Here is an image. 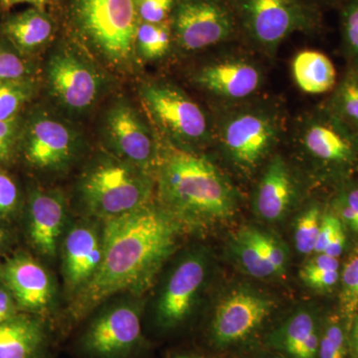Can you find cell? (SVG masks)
Returning <instances> with one entry per match:
<instances>
[{
  "instance_id": "1",
  "label": "cell",
  "mask_w": 358,
  "mask_h": 358,
  "mask_svg": "<svg viewBox=\"0 0 358 358\" xmlns=\"http://www.w3.org/2000/svg\"><path fill=\"white\" fill-rule=\"evenodd\" d=\"M179 229L180 223L166 209L150 202L103 221L102 262L76 294L75 317L80 319L115 294L147 288L176 248Z\"/></svg>"
},
{
  "instance_id": "2",
  "label": "cell",
  "mask_w": 358,
  "mask_h": 358,
  "mask_svg": "<svg viewBox=\"0 0 358 358\" xmlns=\"http://www.w3.org/2000/svg\"><path fill=\"white\" fill-rule=\"evenodd\" d=\"M159 190L164 208L179 223L207 225L236 210V192L218 167L182 148L171 147L160 155Z\"/></svg>"
},
{
  "instance_id": "3",
  "label": "cell",
  "mask_w": 358,
  "mask_h": 358,
  "mask_svg": "<svg viewBox=\"0 0 358 358\" xmlns=\"http://www.w3.org/2000/svg\"><path fill=\"white\" fill-rule=\"evenodd\" d=\"M152 192V181L147 171L114 157L96 160L80 185L87 210L103 221L150 203Z\"/></svg>"
},
{
  "instance_id": "4",
  "label": "cell",
  "mask_w": 358,
  "mask_h": 358,
  "mask_svg": "<svg viewBox=\"0 0 358 358\" xmlns=\"http://www.w3.org/2000/svg\"><path fill=\"white\" fill-rule=\"evenodd\" d=\"M74 9L80 29L103 58L128 62L141 21L136 0H75Z\"/></svg>"
},
{
  "instance_id": "5",
  "label": "cell",
  "mask_w": 358,
  "mask_h": 358,
  "mask_svg": "<svg viewBox=\"0 0 358 358\" xmlns=\"http://www.w3.org/2000/svg\"><path fill=\"white\" fill-rule=\"evenodd\" d=\"M281 134L279 117L268 108L247 107L222 117L218 136L226 157L238 169H256L270 154Z\"/></svg>"
},
{
  "instance_id": "6",
  "label": "cell",
  "mask_w": 358,
  "mask_h": 358,
  "mask_svg": "<svg viewBox=\"0 0 358 358\" xmlns=\"http://www.w3.org/2000/svg\"><path fill=\"white\" fill-rule=\"evenodd\" d=\"M233 4L250 39L268 53L313 24L312 13L299 0H234Z\"/></svg>"
},
{
  "instance_id": "7",
  "label": "cell",
  "mask_w": 358,
  "mask_h": 358,
  "mask_svg": "<svg viewBox=\"0 0 358 358\" xmlns=\"http://www.w3.org/2000/svg\"><path fill=\"white\" fill-rule=\"evenodd\" d=\"M296 136L303 152L320 166L346 173L358 164V134L327 107L306 115Z\"/></svg>"
},
{
  "instance_id": "8",
  "label": "cell",
  "mask_w": 358,
  "mask_h": 358,
  "mask_svg": "<svg viewBox=\"0 0 358 358\" xmlns=\"http://www.w3.org/2000/svg\"><path fill=\"white\" fill-rule=\"evenodd\" d=\"M210 272V259L203 250L181 257L162 285L155 303V320L164 329L180 326L192 315Z\"/></svg>"
},
{
  "instance_id": "9",
  "label": "cell",
  "mask_w": 358,
  "mask_h": 358,
  "mask_svg": "<svg viewBox=\"0 0 358 358\" xmlns=\"http://www.w3.org/2000/svg\"><path fill=\"white\" fill-rule=\"evenodd\" d=\"M141 96L157 124L174 140L199 145L210 138V124L204 110L180 90L150 83L141 87Z\"/></svg>"
},
{
  "instance_id": "10",
  "label": "cell",
  "mask_w": 358,
  "mask_h": 358,
  "mask_svg": "<svg viewBox=\"0 0 358 358\" xmlns=\"http://www.w3.org/2000/svg\"><path fill=\"white\" fill-rule=\"evenodd\" d=\"M275 301L255 289L240 288L224 296L212 317V341L219 348L243 343L263 326Z\"/></svg>"
},
{
  "instance_id": "11",
  "label": "cell",
  "mask_w": 358,
  "mask_h": 358,
  "mask_svg": "<svg viewBox=\"0 0 358 358\" xmlns=\"http://www.w3.org/2000/svg\"><path fill=\"white\" fill-rule=\"evenodd\" d=\"M235 29L233 14L217 0H185L174 15V35L182 50L200 51L229 38Z\"/></svg>"
},
{
  "instance_id": "12",
  "label": "cell",
  "mask_w": 358,
  "mask_h": 358,
  "mask_svg": "<svg viewBox=\"0 0 358 358\" xmlns=\"http://www.w3.org/2000/svg\"><path fill=\"white\" fill-rule=\"evenodd\" d=\"M141 339L140 310L129 303L115 305L100 313L82 338V348L92 358H124Z\"/></svg>"
},
{
  "instance_id": "13",
  "label": "cell",
  "mask_w": 358,
  "mask_h": 358,
  "mask_svg": "<svg viewBox=\"0 0 358 358\" xmlns=\"http://www.w3.org/2000/svg\"><path fill=\"white\" fill-rule=\"evenodd\" d=\"M47 80L52 96L64 109L75 114L86 112L95 103L102 86L96 70L71 51L52 55Z\"/></svg>"
},
{
  "instance_id": "14",
  "label": "cell",
  "mask_w": 358,
  "mask_h": 358,
  "mask_svg": "<svg viewBox=\"0 0 358 358\" xmlns=\"http://www.w3.org/2000/svg\"><path fill=\"white\" fill-rule=\"evenodd\" d=\"M20 145L28 164L35 169L55 171L73 159L77 152V134L65 122L38 114L21 131Z\"/></svg>"
},
{
  "instance_id": "15",
  "label": "cell",
  "mask_w": 358,
  "mask_h": 358,
  "mask_svg": "<svg viewBox=\"0 0 358 358\" xmlns=\"http://www.w3.org/2000/svg\"><path fill=\"white\" fill-rule=\"evenodd\" d=\"M103 127L106 138L119 159L147 173L159 164L152 133L129 103H115L108 110Z\"/></svg>"
},
{
  "instance_id": "16",
  "label": "cell",
  "mask_w": 358,
  "mask_h": 358,
  "mask_svg": "<svg viewBox=\"0 0 358 358\" xmlns=\"http://www.w3.org/2000/svg\"><path fill=\"white\" fill-rule=\"evenodd\" d=\"M262 73L258 66L243 58H228L202 67L194 81L212 95L226 100H243L260 89Z\"/></svg>"
},
{
  "instance_id": "17",
  "label": "cell",
  "mask_w": 358,
  "mask_h": 358,
  "mask_svg": "<svg viewBox=\"0 0 358 358\" xmlns=\"http://www.w3.org/2000/svg\"><path fill=\"white\" fill-rule=\"evenodd\" d=\"M0 275L20 310L33 313L48 307L53 296L51 279L46 270L31 257H14L4 264Z\"/></svg>"
},
{
  "instance_id": "18",
  "label": "cell",
  "mask_w": 358,
  "mask_h": 358,
  "mask_svg": "<svg viewBox=\"0 0 358 358\" xmlns=\"http://www.w3.org/2000/svg\"><path fill=\"white\" fill-rule=\"evenodd\" d=\"M103 259V230L80 223L68 232L64 243V278L70 291L78 293L96 274Z\"/></svg>"
},
{
  "instance_id": "19",
  "label": "cell",
  "mask_w": 358,
  "mask_h": 358,
  "mask_svg": "<svg viewBox=\"0 0 358 358\" xmlns=\"http://www.w3.org/2000/svg\"><path fill=\"white\" fill-rule=\"evenodd\" d=\"M66 218L64 200L57 193L35 190L28 204L29 236L45 257H54Z\"/></svg>"
},
{
  "instance_id": "20",
  "label": "cell",
  "mask_w": 358,
  "mask_h": 358,
  "mask_svg": "<svg viewBox=\"0 0 358 358\" xmlns=\"http://www.w3.org/2000/svg\"><path fill=\"white\" fill-rule=\"evenodd\" d=\"M294 190L288 164L282 155H275L257 186L254 207L259 217L268 222L284 218L293 203Z\"/></svg>"
},
{
  "instance_id": "21",
  "label": "cell",
  "mask_w": 358,
  "mask_h": 358,
  "mask_svg": "<svg viewBox=\"0 0 358 358\" xmlns=\"http://www.w3.org/2000/svg\"><path fill=\"white\" fill-rule=\"evenodd\" d=\"M47 343L44 322L31 313H17L0 324V358H39Z\"/></svg>"
},
{
  "instance_id": "22",
  "label": "cell",
  "mask_w": 358,
  "mask_h": 358,
  "mask_svg": "<svg viewBox=\"0 0 358 358\" xmlns=\"http://www.w3.org/2000/svg\"><path fill=\"white\" fill-rule=\"evenodd\" d=\"M320 336L313 313L300 310L271 334L270 345L289 358H317Z\"/></svg>"
},
{
  "instance_id": "23",
  "label": "cell",
  "mask_w": 358,
  "mask_h": 358,
  "mask_svg": "<svg viewBox=\"0 0 358 358\" xmlns=\"http://www.w3.org/2000/svg\"><path fill=\"white\" fill-rule=\"evenodd\" d=\"M2 31L18 53L31 54L50 40L53 25L42 9L31 7L7 18Z\"/></svg>"
},
{
  "instance_id": "24",
  "label": "cell",
  "mask_w": 358,
  "mask_h": 358,
  "mask_svg": "<svg viewBox=\"0 0 358 358\" xmlns=\"http://www.w3.org/2000/svg\"><path fill=\"white\" fill-rule=\"evenodd\" d=\"M292 73L296 86L310 95H320L336 86V71L331 59L317 50H303L294 56Z\"/></svg>"
},
{
  "instance_id": "25",
  "label": "cell",
  "mask_w": 358,
  "mask_h": 358,
  "mask_svg": "<svg viewBox=\"0 0 358 358\" xmlns=\"http://www.w3.org/2000/svg\"><path fill=\"white\" fill-rule=\"evenodd\" d=\"M230 248L240 267L251 277L260 280L279 277L277 271L264 256L249 226L238 231L231 241Z\"/></svg>"
},
{
  "instance_id": "26",
  "label": "cell",
  "mask_w": 358,
  "mask_h": 358,
  "mask_svg": "<svg viewBox=\"0 0 358 358\" xmlns=\"http://www.w3.org/2000/svg\"><path fill=\"white\" fill-rule=\"evenodd\" d=\"M341 122L358 134V69L348 71L327 106Z\"/></svg>"
},
{
  "instance_id": "27",
  "label": "cell",
  "mask_w": 358,
  "mask_h": 358,
  "mask_svg": "<svg viewBox=\"0 0 358 358\" xmlns=\"http://www.w3.org/2000/svg\"><path fill=\"white\" fill-rule=\"evenodd\" d=\"M300 275L301 281L315 291H331L341 277L338 258L317 254L301 268Z\"/></svg>"
},
{
  "instance_id": "28",
  "label": "cell",
  "mask_w": 358,
  "mask_h": 358,
  "mask_svg": "<svg viewBox=\"0 0 358 358\" xmlns=\"http://www.w3.org/2000/svg\"><path fill=\"white\" fill-rule=\"evenodd\" d=\"M171 44V31L164 23L140 22L134 47L145 60H157L166 55Z\"/></svg>"
},
{
  "instance_id": "29",
  "label": "cell",
  "mask_w": 358,
  "mask_h": 358,
  "mask_svg": "<svg viewBox=\"0 0 358 358\" xmlns=\"http://www.w3.org/2000/svg\"><path fill=\"white\" fill-rule=\"evenodd\" d=\"M35 85L30 78L9 82L0 86V120L17 117L20 112L34 95Z\"/></svg>"
},
{
  "instance_id": "30",
  "label": "cell",
  "mask_w": 358,
  "mask_h": 358,
  "mask_svg": "<svg viewBox=\"0 0 358 358\" xmlns=\"http://www.w3.org/2000/svg\"><path fill=\"white\" fill-rule=\"evenodd\" d=\"M339 281L341 308L348 327L353 315L358 312V248L346 260Z\"/></svg>"
},
{
  "instance_id": "31",
  "label": "cell",
  "mask_w": 358,
  "mask_h": 358,
  "mask_svg": "<svg viewBox=\"0 0 358 358\" xmlns=\"http://www.w3.org/2000/svg\"><path fill=\"white\" fill-rule=\"evenodd\" d=\"M348 355V327L339 317H329L320 331L317 358H346Z\"/></svg>"
},
{
  "instance_id": "32",
  "label": "cell",
  "mask_w": 358,
  "mask_h": 358,
  "mask_svg": "<svg viewBox=\"0 0 358 358\" xmlns=\"http://www.w3.org/2000/svg\"><path fill=\"white\" fill-rule=\"evenodd\" d=\"M322 218V212L317 205L308 207L299 216L294 235L299 253L308 255L315 252Z\"/></svg>"
},
{
  "instance_id": "33",
  "label": "cell",
  "mask_w": 358,
  "mask_h": 358,
  "mask_svg": "<svg viewBox=\"0 0 358 358\" xmlns=\"http://www.w3.org/2000/svg\"><path fill=\"white\" fill-rule=\"evenodd\" d=\"M252 234L257 244L262 250L264 256L275 268L278 275L285 274L289 262V254L284 244L274 235L259 228L251 227Z\"/></svg>"
},
{
  "instance_id": "34",
  "label": "cell",
  "mask_w": 358,
  "mask_h": 358,
  "mask_svg": "<svg viewBox=\"0 0 358 358\" xmlns=\"http://www.w3.org/2000/svg\"><path fill=\"white\" fill-rule=\"evenodd\" d=\"M336 216L358 235V182L345 186L336 199Z\"/></svg>"
},
{
  "instance_id": "35",
  "label": "cell",
  "mask_w": 358,
  "mask_h": 358,
  "mask_svg": "<svg viewBox=\"0 0 358 358\" xmlns=\"http://www.w3.org/2000/svg\"><path fill=\"white\" fill-rule=\"evenodd\" d=\"M31 69L18 52L0 48V86L9 82L27 79Z\"/></svg>"
},
{
  "instance_id": "36",
  "label": "cell",
  "mask_w": 358,
  "mask_h": 358,
  "mask_svg": "<svg viewBox=\"0 0 358 358\" xmlns=\"http://www.w3.org/2000/svg\"><path fill=\"white\" fill-rule=\"evenodd\" d=\"M21 131L20 117L0 120V166H6L13 160L16 148L20 145Z\"/></svg>"
},
{
  "instance_id": "37",
  "label": "cell",
  "mask_w": 358,
  "mask_h": 358,
  "mask_svg": "<svg viewBox=\"0 0 358 358\" xmlns=\"http://www.w3.org/2000/svg\"><path fill=\"white\" fill-rule=\"evenodd\" d=\"M141 22L164 23L173 7V0H136Z\"/></svg>"
},
{
  "instance_id": "38",
  "label": "cell",
  "mask_w": 358,
  "mask_h": 358,
  "mask_svg": "<svg viewBox=\"0 0 358 358\" xmlns=\"http://www.w3.org/2000/svg\"><path fill=\"white\" fill-rule=\"evenodd\" d=\"M343 36L346 49L358 69V0H352L343 13Z\"/></svg>"
},
{
  "instance_id": "39",
  "label": "cell",
  "mask_w": 358,
  "mask_h": 358,
  "mask_svg": "<svg viewBox=\"0 0 358 358\" xmlns=\"http://www.w3.org/2000/svg\"><path fill=\"white\" fill-rule=\"evenodd\" d=\"M20 201L17 185L8 174L0 169V218L10 215Z\"/></svg>"
},
{
  "instance_id": "40",
  "label": "cell",
  "mask_w": 358,
  "mask_h": 358,
  "mask_svg": "<svg viewBox=\"0 0 358 358\" xmlns=\"http://www.w3.org/2000/svg\"><path fill=\"white\" fill-rule=\"evenodd\" d=\"M343 226L341 219L334 214H326L322 216V223H320V228L319 235H317V243H315V254H322L326 251L327 246L331 243L336 233L338 232L339 228Z\"/></svg>"
},
{
  "instance_id": "41",
  "label": "cell",
  "mask_w": 358,
  "mask_h": 358,
  "mask_svg": "<svg viewBox=\"0 0 358 358\" xmlns=\"http://www.w3.org/2000/svg\"><path fill=\"white\" fill-rule=\"evenodd\" d=\"M20 310L13 294L3 282H0V324L20 313Z\"/></svg>"
},
{
  "instance_id": "42",
  "label": "cell",
  "mask_w": 358,
  "mask_h": 358,
  "mask_svg": "<svg viewBox=\"0 0 358 358\" xmlns=\"http://www.w3.org/2000/svg\"><path fill=\"white\" fill-rule=\"evenodd\" d=\"M348 357L358 358V312L353 315L348 327Z\"/></svg>"
},
{
  "instance_id": "43",
  "label": "cell",
  "mask_w": 358,
  "mask_h": 358,
  "mask_svg": "<svg viewBox=\"0 0 358 358\" xmlns=\"http://www.w3.org/2000/svg\"><path fill=\"white\" fill-rule=\"evenodd\" d=\"M346 244V235L343 226L338 230L331 243L329 244L326 251L324 252L327 255L334 257V258H339V256L343 254V250L345 248Z\"/></svg>"
},
{
  "instance_id": "44",
  "label": "cell",
  "mask_w": 358,
  "mask_h": 358,
  "mask_svg": "<svg viewBox=\"0 0 358 358\" xmlns=\"http://www.w3.org/2000/svg\"><path fill=\"white\" fill-rule=\"evenodd\" d=\"M52 1L53 0H0V6H3L4 8H9L18 4H29L32 7L42 9Z\"/></svg>"
},
{
  "instance_id": "45",
  "label": "cell",
  "mask_w": 358,
  "mask_h": 358,
  "mask_svg": "<svg viewBox=\"0 0 358 358\" xmlns=\"http://www.w3.org/2000/svg\"><path fill=\"white\" fill-rule=\"evenodd\" d=\"M173 358H204L199 357V355H192V353H178L173 355Z\"/></svg>"
},
{
  "instance_id": "46",
  "label": "cell",
  "mask_w": 358,
  "mask_h": 358,
  "mask_svg": "<svg viewBox=\"0 0 358 358\" xmlns=\"http://www.w3.org/2000/svg\"><path fill=\"white\" fill-rule=\"evenodd\" d=\"M4 240H6V236H4L3 230L0 229V247L3 244Z\"/></svg>"
}]
</instances>
